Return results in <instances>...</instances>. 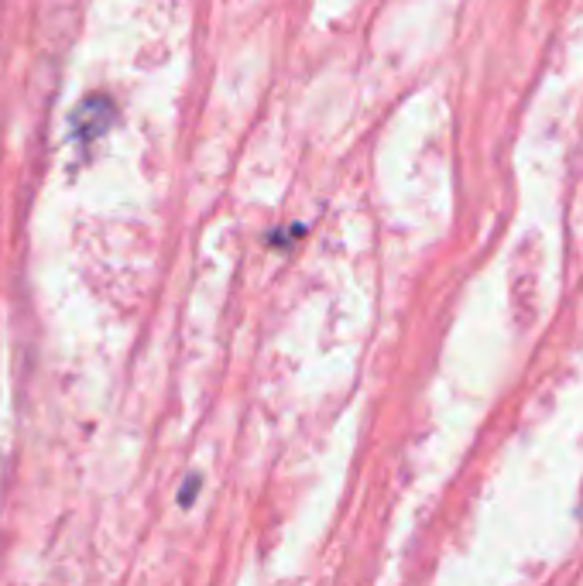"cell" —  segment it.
<instances>
[{"label": "cell", "mask_w": 583, "mask_h": 586, "mask_svg": "<svg viewBox=\"0 0 583 586\" xmlns=\"http://www.w3.org/2000/svg\"><path fill=\"white\" fill-rule=\"evenodd\" d=\"M110 120H114V103L93 96V100H86L83 107H79L73 114V134L79 141L100 138V134L110 127Z\"/></svg>", "instance_id": "6da1fadb"}]
</instances>
